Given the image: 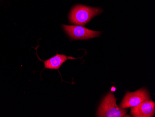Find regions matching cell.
Instances as JSON below:
<instances>
[{
    "label": "cell",
    "instance_id": "obj_1",
    "mask_svg": "<svg viewBox=\"0 0 155 117\" xmlns=\"http://www.w3.org/2000/svg\"><path fill=\"white\" fill-rule=\"evenodd\" d=\"M102 11L101 9L97 8L91 7L83 5H76L70 11L69 20L70 22L73 24L84 25Z\"/></svg>",
    "mask_w": 155,
    "mask_h": 117
},
{
    "label": "cell",
    "instance_id": "obj_2",
    "mask_svg": "<svg viewBox=\"0 0 155 117\" xmlns=\"http://www.w3.org/2000/svg\"><path fill=\"white\" fill-rule=\"evenodd\" d=\"M117 98L112 92H109L104 98L97 110V115L101 117H124L127 112L116 104Z\"/></svg>",
    "mask_w": 155,
    "mask_h": 117
},
{
    "label": "cell",
    "instance_id": "obj_3",
    "mask_svg": "<svg viewBox=\"0 0 155 117\" xmlns=\"http://www.w3.org/2000/svg\"><path fill=\"white\" fill-rule=\"evenodd\" d=\"M62 26L66 33L73 40H87L98 37L101 33L78 25H63Z\"/></svg>",
    "mask_w": 155,
    "mask_h": 117
},
{
    "label": "cell",
    "instance_id": "obj_4",
    "mask_svg": "<svg viewBox=\"0 0 155 117\" xmlns=\"http://www.w3.org/2000/svg\"><path fill=\"white\" fill-rule=\"evenodd\" d=\"M150 93L144 88H141L135 92L127 91L120 105V107L127 108L134 107L143 101L150 100Z\"/></svg>",
    "mask_w": 155,
    "mask_h": 117
},
{
    "label": "cell",
    "instance_id": "obj_5",
    "mask_svg": "<svg viewBox=\"0 0 155 117\" xmlns=\"http://www.w3.org/2000/svg\"><path fill=\"white\" fill-rule=\"evenodd\" d=\"M131 115L135 117H151L155 115V103L149 100H146L134 107H132Z\"/></svg>",
    "mask_w": 155,
    "mask_h": 117
},
{
    "label": "cell",
    "instance_id": "obj_6",
    "mask_svg": "<svg viewBox=\"0 0 155 117\" xmlns=\"http://www.w3.org/2000/svg\"><path fill=\"white\" fill-rule=\"evenodd\" d=\"M72 57L67 56L65 55L57 54L54 56L44 61L45 68L51 70H58L63 64L68 59H76Z\"/></svg>",
    "mask_w": 155,
    "mask_h": 117
}]
</instances>
